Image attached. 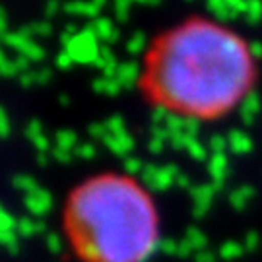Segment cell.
Segmentation results:
<instances>
[{
  "label": "cell",
  "mask_w": 262,
  "mask_h": 262,
  "mask_svg": "<svg viewBox=\"0 0 262 262\" xmlns=\"http://www.w3.org/2000/svg\"><path fill=\"white\" fill-rule=\"evenodd\" d=\"M260 45L202 14L159 29L144 47L136 90L154 111L190 122H217L254 97Z\"/></svg>",
  "instance_id": "obj_1"
},
{
  "label": "cell",
  "mask_w": 262,
  "mask_h": 262,
  "mask_svg": "<svg viewBox=\"0 0 262 262\" xmlns=\"http://www.w3.org/2000/svg\"><path fill=\"white\" fill-rule=\"evenodd\" d=\"M58 224L76 262H148L161 243V212L154 194L134 175L117 169L72 185Z\"/></svg>",
  "instance_id": "obj_2"
}]
</instances>
